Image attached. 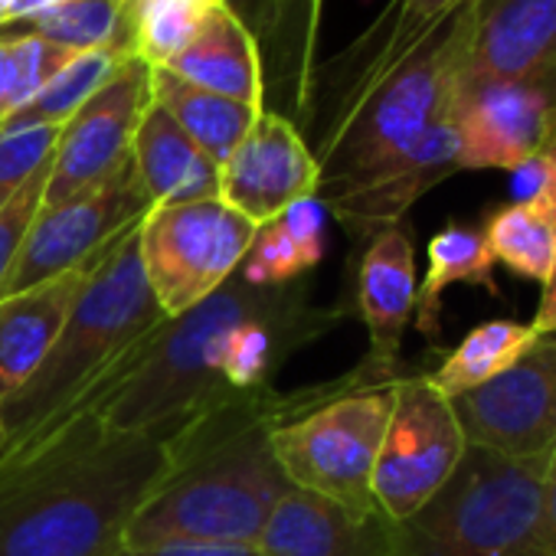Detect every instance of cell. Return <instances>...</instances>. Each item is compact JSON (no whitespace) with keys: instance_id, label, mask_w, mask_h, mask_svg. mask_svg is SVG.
Segmentation results:
<instances>
[{"instance_id":"ac0fdd59","label":"cell","mask_w":556,"mask_h":556,"mask_svg":"<svg viewBox=\"0 0 556 556\" xmlns=\"http://www.w3.org/2000/svg\"><path fill=\"white\" fill-rule=\"evenodd\" d=\"M416 289L413 229L403 219L370 236L357 268V308L370 334L364 364L390 380L400 377V344L416 312Z\"/></svg>"},{"instance_id":"d4e9b609","label":"cell","mask_w":556,"mask_h":556,"mask_svg":"<svg viewBox=\"0 0 556 556\" xmlns=\"http://www.w3.org/2000/svg\"><path fill=\"white\" fill-rule=\"evenodd\" d=\"M494 255L484 242V232L475 226L448 223L429 239V268L422 286L416 289V328L435 341L439 338V315H442V295L448 286H478L488 289V295H501L494 282Z\"/></svg>"},{"instance_id":"74e56055","label":"cell","mask_w":556,"mask_h":556,"mask_svg":"<svg viewBox=\"0 0 556 556\" xmlns=\"http://www.w3.org/2000/svg\"><path fill=\"white\" fill-rule=\"evenodd\" d=\"M63 4H70V0H14L8 27L11 24H34V21H40L43 14H50V11H56Z\"/></svg>"},{"instance_id":"7a4b0ae2","label":"cell","mask_w":556,"mask_h":556,"mask_svg":"<svg viewBox=\"0 0 556 556\" xmlns=\"http://www.w3.org/2000/svg\"><path fill=\"white\" fill-rule=\"evenodd\" d=\"M338 308L312 302L305 282L255 289L239 271L197 308L167 318L105 406L122 432H170L210 406L271 387L302 348L334 331Z\"/></svg>"},{"instance_id":"1f68e13d","label":"cell","mask_w":556,"mask_h":556,"mask_svg":"<svg viewBox=\"0 0 556 556\" xmlns=\"http://www.w3.org/2000/svg\"><path fill=\"white\" fill-rule=\"evenodd\" d=\"M60 128L0 131V206L11 203L17 190L53 157Z\"/></svg>"},{"instance_id":"7c38bea8","label":"cell","mask_w":556,"mask_h":556,"mask_svg":"<svg viewBox=\"0 0 556 556\" xmlns=\"http://www.w3.org/2000/svg\"><path fill=\"white\" fill-rule=\"evenodd\" d=\"M148 105H151V66L131 56L60 128L43 206L66 203L109 180L131 157V141Z\"/></svg>"},{"instance_id":"ffe728a7","label":"cell","mask_w":556,"mask_h":556,"mask_svg":"<svg viewBox=\"0 0 556 556\" xmlns=\"http://www.w3.org/2000/svg\"><path fill=\"white\" fill-rule=\"evenodd\" d=\"M164 70L206 92L265 109V73L258 43L245 21L229 8V0H213L200 21L197 37Z\"/></svg>"},{"instance_id":"484cf974","label":"cell","mask_w":556,"mask_h":556,"mask_svg":"<svg viewBox=\"0 0 556 556\" xmlns=\"http://www.w3.org/2000/svg\"><path fill=\"white\" fill-rule=\"evenodd\" d=\"M533 341H536V331L520 321L497 318V321L478 325L442 361V367L435 374H429V380L435 383L439 393L455 400V396L488 383L491 377L504 374Z\"/></svg>"},{"instance_id":"8d00e7d4","label":"cell","mask_w":556,"mask_h":556,"mask_svg":"<svg viewBox=\"0 0 556 556\" xmlns=\"http://www.w3.org/2000/svg\"><path fill=\"white\" fill-rule=\"evenodd\" d=\"M530 328L536 334H556V265L543 286V299H540V308H536V318Z\"/></svg>"},{"instance_id":"f1b7e54d","label":"cell","mask_w":556,"mask_h":556,"mask_svg":"<svg viewBox=\"0 0 556 556\" xmlns=\"http://www.w3.org/2000/svg\"><path fill=\"white\" fill-rule=\"evenodd\" d=\"M27 30L76 53H99V50L131 53L128 0H70V4L27 24Z\"/></svg>"},{"instance_id":"9c48e42d","label":"cell","mask_w":556,"mask_h":556,"mask_svg":"<svg viewBox=\"0 0 556 556\" xmlns=\"http://www.w3.org/2000/svg\"><path fill=\"white\" fill-rule=\"evenodd\" d=\"M465 448L452 400L435 390L429 374H400L374 468L377 507L393 523L413 517L452 478Z\"/></svg>"},{"instance_id":"8fae6325","label":"cell","mask_w":556,"mask_h":556,"mask_svg":"<svg viewBox=\"0 0 556 556\" xmlns=\"http://www.w3.org/2000/svg\"><path fill=\"white\" fill-rule=\"evenodd\" d=\"M468 445L527 462L556 448V334L536 341L497 377L452 400Z\"/></svg>"},{"instance_id":"cb8c5ba5","label":"cell","mask_w":556,"mask_h":556,"mask_svg":"<svg viewBox=\"0 0 556 556\" xmlns=\"http://www.w3.org/2000/svg\"><path fill=\"white\" fill-rule=\"evenodd\" d=\"M151 99L187 131V138L213 164H223L239 148L262 112L245 102L190 86L167 70H151Z\"/></svg>"},{"instance_id":"5b68a950","label":"cell","mask_w":556,"mask_h":556,"mask_svg":"<svg viewBox=\"0 0 556 556\" xmlns=\"http://www.w3.org/2000/svg\"><path fill=\"white\" fill-rule=\"evenodd\" d=\"M471 0L432 27L390 70L318 92L302 118L325 109L312 154L321 170L318 197L357 180L413 148L435 122L452 115V96L468 60Z\"/></svg>"},{"instance_id":"2e32d148","label":"cell","mask_w":556,"mask_h":556,"mask_svg":"<svg viewBox=\"0 0 556 556\" xmlns=\"http://www.w3.org/2000/svg\"><path fill=\"white\" fill-rule=\"evenodd\" d=\"M462 73L556 92V0H471Z\"/></svg>"},{"instance_id":"30bf717a","label":"cell","mask_w":556,"mask_h":556,"mask_svg":"<svg viewBox=\"0 0 556 556\" xmlns=\"http://www.w3.org/2000/svg\"><path fill=\"white\" fill-rule=\"evenodd\" d=\"M151 210L154 203L148 200L131 157L99 187L66 203L43 206L30 226L17 265L0 286V299L21 295L63 271L96 265L109 245L135 229Z\"/></svg>"},{"instance_id":"277c9868","label":"cell","mask_w":556,"mask_h":556,"mask_svg":"<svg viewBox=\"0 0 556 556\" xmlns=\"http://www.w3.org/2000/svg\"><path fill=\"white\" fill-rule=\"evenodd\" d=\"M138 226L118 236L92 265L83 295L37 374L0 403V462L27 448L83 393L125 377L167 321L141 268Z\"/></svg>"},{"instance_id":"8992f818","label":"cell","mask_w":556,"mask_h":556,"mask_svg":"<svg viewBox=\"0 0 556 556\" xmlns=\"http://www.w3.org/2000/svg\"><path fill=\"white\" fill-rule=\"evenodd\" d=\"M549 455L514 462L468 445L452 478L396 523V556H553L543 540Z\"/></svg>"},{"instance_id":"4fadbf2b","label":"cell","mask_w":556,"mask_h":556,"mask_svg":"<svg viewBox=\"0 0 556 556\" xmlns=\"http://www.w3.org/2000/svg\"><path fill=\"white\" fill-rule=\"evenodd\" d=\"M452 122L458 170H514L556 144V92L462 73Z\"/></svg>"},{"instance_id":"ba28073f","label":"cell","mask_w":556,"mask_h":556,"mask_svg":"<svg viewBox=\"0 0 556 556\" xmlns=\"http://www.w3.org/2000/svg\"><path fill=\"white\" fill-rule=\"evenodd\" d=\"M255 229L219 197L154 206L138 226V252L164 318H177L223 289L239 271Z\"/></svg>"},{"instance_id":"44dd1931","label":"cell","mask_w":556,"mask_h":556,"mask_svg":"<svg viewBox=\"0 0 556 556\" xmlns=\"http://www.w3.org/2000/svg\"><path fill=\"white\" fill-rule=\"evenodd\" d=\"M131 164L154 206L219 197V164H213L154 99L135 131Z\"/></svg>"},{"instance_id":"f546056e","label":"cell","mask_w":556,"mask_h":556,"mask_svg":"<svg viewBox=\"0 0 556 556\" xmlns=\"http://www.w3.org/2000/svg\"><path fill=\"white\" fill-rule=\"evenodd\" d=\"M79 53L50 43L30 30L0 34V125L24 109L50 79H56Z\"/></svg>"},{"instance_id":"9a60e30c","label":"cell","mask_w":556,"mask_h":556,"mask_svg":"<svg viewBox=\"0 0 556 556\" xmlns=\"http://www.w3.org/2000/svg\"><path fill=\"white\" fill-rule=\"evenodd\" d=\"M458 170V135L452 115L435 122L413 148L377 164L357 180L318 197L351 236L370 239L374 232L403 223L409 206L435 184Z\"/></svg>"},{"instance_id":"5bb4252c","label":"cell","mask_w":556,"mask_h":556,"mask_svg":"<svg viewBox=\"0 0 556 556\" xmlns=\"http://www.w3.org/2000/svg\"><path fill=\"white\" fill-rule=\"evenodd\" d=\"M321 170L302 128L275 109H262L239 148L219 164V200L255 226L318 197Z\"/></svg>"},{"instance_id":"83f0119b","label":"cell","mask_w":556,"mask_h":556,"mask_svg":"<svg viewBox=\"0 0 556 556\" xmlns=\"http://www.w3.org/2000/svg\"><path fill=\"white\" fill-rule=\"evenodd\" d=\"M481 232L494 262L507 265L520 278L546 286L556 265V210L507 203L488 216Z\"/></svg>"},{"instance_id":"e575fe53","label":"cell","mask_w":556,"mask_h":556,"mask_svg":"<svg viewBox=\"0 0 556 556\" xmlns=\"http://www.w3.org/2000/svg\"><path fill=\"white\" fill-rule=\"evenodd\" d=\"M321 11L325 0H305V37H302V99H299V118L308 109V92H312V79L318 73L315 53H318V30H321Z\"/></svg>"},{"instance_id":"52a82bcc","label":"cell","mask_w":556,"mask_h":556,"mask_svg":"<svg viewBox=\"0 0 556 556\" xmlns=\"http://www.w3.org/2000/svg\"><path fill=\"white\" fill-rule=\"evenodd\" d=\"M393 409V380H364L271 429L275 462L292 488L351 510H377L374 468Z\"/></svg>"},{"instance_id":"f35d334b","label":"cell","mask_w":556,"mask_h":556,"mask_svg":"<svg viewBox=\"0 0 556 556\" xmlns=\"http://www.w3.org/2000/svg\"><path fill=\"white\" fill-rule=\"evenodd\" d=\"M11 8H14V0H0V30H4V27H8Z\"/></svg>"},{"instance_id":"4316f807","label":"cell","mask_w":556,"mask_h":556,"mask_svg":"<svg viewBox=\"0 0 556 556\" xmlns=\"http://www.w3.org/2000/svg\"><path fill=\"white\" fill-rule=\"evenodd\" d=\"M128 60H131V53H125V50L79 53L56 79H50L24 109H17L4 125H0V131L63 128Z\"/></svg>"},{"instance_id":"4dcf8cb0","label":"cell","mask_w":556,"mask_h":556,"mask_svg":"<svg viewBox=\"0 0 556 556\" xmlns=\"http://www.w3.org/2000/svg\"><path fill=\"white\" fill-rule=\"evenodd\" d=\"M210 4L213 0H128L131 53L144 66L164 70L197 37Z\"/></svg>"},{"instance_id":"603a6c76","label":"cell","mask_w":556,"mask_h":556,"mask_svg":"<svg viewBox=\"0 0 556 556\" xmlns=\"http://www.w3.org/2000/svg\"><path fill=\"white\" fill-rule=\"evenodd\" d=\"M468 0H393L380 14V21L325 73H315V83L348 86L367 76H377L400 63L432 27H439L448 14L465 8Z\"/></svg>"},{"instance_id":"836d02e7","label":"cell","mask_w":556,"mask_h":556,"mask_svg":"<svg viewBox=\"0 0 556 556\" xmlns=\"http://www.w3.org/2000/svg\"><path fill=\"white\" fill-rule=\"evenodd\" d=\"M115 556H262L255 543H216V540H164L151 546H122Z\"/></svg>"},{"instance_id":"d6a6232c","label":"cell","mask_w":556,"mask_h":556,"mask_svg":"<svg viewBox=\"0 0 556 556\" xmlns=\"http://www.w3.org/2000/svg\"><path fill=\"white\" fill-rule=\"evenodd\" d=\"M50 164L53 157L17 190V197L11 203L0 206V286H4V278L11 275V268L17 265L21 252H24V242L30 236V226L34 219L40 216L43 210V193H47V180H50Z\"/></svg>"},{"instance_id":"e0dca14e","label":"cell","mask_w":556,"mask_h":556,"mask_svg":"<svg viewBox=\"0 0 556 556\" xmlns=\"http://www.w3.org/2000/svg\"><path fill=\"white\" fill-rule=\"evenodd\" d=\"M262 556H396V523L377 510H351L289 488L258 540Z\"/></svg>"},{"instance_id":"6da1fadb","label":"cell","mask_w":556,"mask_h":556,"mask_svg":"<svg viewBox=\"0 0 556 556\" xmlns=\"http://www.w3.org/2000/svg\"><path fill=\"white\" fill-rule=\"evenodd\" d=\"M125 377L83 393L27 448L0 462V556L122 549L128 523L170 471L164 432H122L105 422Z\"/></svg>"},{"instance_id":"d6986e66","label":"cell","mask_w":556,"mask_h":556,"mask_svg":"<svg viewBox=\"0 0 556 556\" xmlns=\"http://www.w3.org/2000/svg\"><path fill=\"white\" fill-rule=\"evenodd\" d=\"M89 271L92 265L73 268L21 295L0 299V403H8L37 374L83 295Z\"/></svg>"},{"instance_id":"3957f363","label":"cell","mask_w":556,"mask_h":556,"mask_svg":"<svg viewBox=\"0 0 556 556\" xmlns=\"http://www.w3.org/2000/svg\"><path fill=\"white\" fill-rule=\"evenodd\" d=\"M364 380L390 383V377L361 364L348 377L299 387L292 393L271 387L236 393L164 432L170 471L128 523L122 546H151L164 540L255 543L275 504L292 488L275 462L271 429Z\"/></svg>"},{"instance_id":"d590c367","label":"cell","mask_w":556,"mask_h":556,"mask_svg":"<svg viewBox=\"0 0 556 556\" xmlns=\"http://www.w3.org/2000/svg\"><path fill=\"white\" fill-rule=\"evenodd\" d=\"M543 540L549 553L556 556V448L546 465V481H543Z\"/></svg>"},{"instance_id":"7402d4cb","label":"cell","mask_w":556,"mask_h":556,"mask_svg":"<svg viewBox=\"0 0 556 556\" xmlns=\"http://www.w3.org/2000/svg\"><path fill=\"white\" fill-rule=\"evenodd\" d=\"M328 210L318 197L289 206L255 229V239L239 265V278L255 289L295 286L325 258Z\"/></svg>"}]
</instances>
